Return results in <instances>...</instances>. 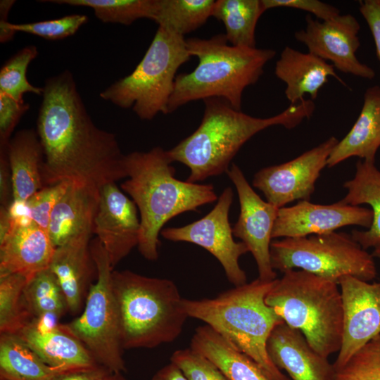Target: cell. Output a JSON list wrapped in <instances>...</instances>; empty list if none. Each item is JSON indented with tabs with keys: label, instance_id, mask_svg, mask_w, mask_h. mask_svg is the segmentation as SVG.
I'll use <instances>...</instances> for the list:
<instances>
[{
	"label": "cell",
	"instance_id": "1",
	"mask_svg": "<svg viewBox=\"0 0 380 380\" xmlns=\"http://www.w3.org/2000/svg\"><path fill=\"white\" fill-rule=\"evenodd\" d=\"M43 89L37 133L44 186L66 182L99 197L104 186L127 177L115 134L94 123L69 70L48 78Z\"/></svg>",
	"mask_w": 380,
	"mask_h": 380
},
{
	"label": "cell",
	"instance_id": "2",
	"mask_svg": "<svg viewBox=\"0 0 380 380\" xmlns=\"http://www.w3.org/2000/svg\"><path fill=\"white\" fill-rule=\"evenodd\" d=\"M203 101L205 110L198 127L167 151L172 162L190 170L186 181L192 183L227 172L241 146L259 132L273 125L292 129L309 118L315 108L312 100L304 99L277 115L260 118L233 108L221 99Z\"/></svg>",
	"mask_w": 380,
	"mask_h": 380
},
{
	"label": "cell",
	"instance_id": "3",
	"mask_svg": "<svg viewBox=\"0 0 380 380\" xmlns=\"http://www.w3.org/2000/svg\"><path fill=\"white\" fill-rule=\"evenodd\" d=\"M167 151L157 146L148 151L125 156L127 179L120 187L129 194L140 214L137 248L148 260L158 258V239L164 224L183 213L217 200L212 184L181 181Z\"/></svg>",
	"mask_w": 380,
	"mask_h": 380
},
{
	"label": "cell",
	"instance_id": "4",
	"mask_svg": "<svg viewBox=\"0 0 380 380\" xmlns=\"http://www.w3.org/2000/svg\"><path fill=\"white\" fill-rule=\"evenodd\" d=\"M275 280L258 278L215 298H184V308L189 317L205 322L253 360L270 380H290L272 362L267 350L272 331L284 322L265 302Z\"/></svg>",
	"mask_w": 380,
	"mask_h": 380
},
{
	"label": "cell",
	"instance_id": "5",
	"mask_svg": "<svg viewBox=\"0 0 380 380\" xmlns=\"http://www.w3.org/2000/svg\"><path fill=\"white\" fill-rule=\"evenodd\" d=\"M186 42L190 56H196L198 63L191 72L176 77L168 113L189 102L210 98L223 99L241 110L243 90L258 82L276 54L269 49L229 45L224 34Z\"/></svg>",
	"mask_w": 380,
	"mask_h": 380
},
{
	"label": "cell",
	"instance_id": "6",
	"mask_svg": "<svg viewBox=\"0 0 380 380\" xmlns=\"http://www.w3.org/2000/svg\"><path fill=\"white\" fill-rule=\"evenodd\" d=\"M123 349L153 348L176 340L189 318L175 282L113 270Z\"/></svg>",
	"mask_w": 380,
	"mask_h": 380
},
{
	"label": "cell",
	"instance_id": "7",
	"mask_svg": "<svg viewBox=\"0 0 380 380\" xmlns=\"http://www.w3.org/2000/svg\"><path fill=\"white\" fill-rule=\"evenodd\" d=\"M266 303L289 327L300 331L312 348L328 357L339 351L343 310L338 283L301 270L276 279Z\"/></svg>",
	"mask_w": 380,
	"mask_h": 380
},
{
	"label": "cell",
	"instance_id": "8",
	"mask_svg": "<svg viewBox=\"0 0 380 380\" xmlns=\"http://www.w3.org/2000/svg\"><path fill=\"white\" fill-rule=\"evenodd\" d=\"M190 56L184 37L159 27L133 72L110 84L100 97L122 108H132L141 120L168 113L176 72Z\"/></svg>",
	"mask_w": 380,
	"mask_h": 380
},
{
	"label": "cell",
	"instance_id": "9",
	"mask_svg": "<svg viewBox=\"0 0 380 380\" xmlns=\"http://www.w3.org/2000/svg\"><path fill=\"white\" fill-rule=\"evenodd\" d=\"M374 258L351 234H327L274 240L270 259L274 270H301L336 283L345 276L371 281L377 275Z\"/></svg>",
	"mask_w": 380,
	"mask_h": 380
},
{
	"label": "cell",
	"instance_id": "10",
	"mask_svg": "<svg viewBox=\"0 0 380 380\" xmlns=\"http://www.w3.org/2000/svg\"><path fill=\"white\" fill-rule=\"evenodd\" d=\"M90 250L97 276L89 289L82 312L65 326L100 366L110 372L122 373L126 368L119 313L112 286L113 268L96 237L91 241Z\"/></svg>",
	"mask_w": 380,
	"mask_h": 380
},
{
	"label": "cell",
	"instance_id": "11",
	"mask_svg": "<svg viewBox=\"0 0 380 380\" xmlns=\"http://www.w3.org/2000/svg\"><path fill=\"white\" fill-rule=\"evenodd\" d=\"M233 195L232 188L227 187L203 217L183 227L163 229L160 234L169 241L192 243L205 248L220 262L228 281L237 286L247 283L239 260L249 251L243 242L234 239L229 220Z\"/></svg>",
	"mask_w": 380,
	"mask_h": 380
},
{
	"label": "cell",
	"instance_id": "12",
	"mask_svg": "<svg viewBox=\"0 0 380 380\" xmlns=\"http://www.w3.org/2000/svg\"><path fill=\"white\" fill-rule=\"evenodd\" d=\"M338 142L336 137H331L291 160L262 168L254 175L253 186L278 208L296 200L310 201L315 183Z\"/></svg>",
	"mask_w": 380,
	"mask_h": 380
},
{
	"label": "cell",
	"instance_id": "13",
	"mask_svg": "<svg viewBox=\"0 0 380 380\" xmlns=\"http://www.w3.org/2000/svg\"><path fill=\"white\" fill-rule=\"evenodd\" d=\"M305 21V29L296 31L294 36L307 46L308 52L331 62L342 72L365 79L374 77V70L356 56L360 46L358 37L360 25L355 16L340 14L320 21L307 15Z\"/></svg>",
	"mask_w": 380,
	"mask_h": 380
},
{
	"label": "cell",
	"instance_id": "14",
	"mask_svg": "<svg viewBox=\"0 0 380 380\" xmlns=\"http://www.w3.org/2000/svg\"><path fill=\"white\" fill-rule=\"evenodd\" d=\"M227 173L236 187L240 205L238 220L232 227L233 235L240 239L253 255L258 278L274 280L277 273L271 264L270 245L279 208L257 194L238 165L232 163Z\"/></svg>",
	"mask_w": 380,
	"mask_h": 380
},
{
	"label": "cell",
	"instance_id": "15",
	"mask_svg": "<svg viewBox=\"0 0 380 380\" xmlns=\"http://www.w3.org/2000/svg\"><path fill=\"white\" fill-rule=\"evenodd\" d=\"M343 322L335 371L367 343L380 334V281L370 283L351 276L340 279Z\"/></svg>",
	"mask_w": 380,
	"mask_h": 380
},
{
	"label": "cell",
	"instance_id": "16",
	"mask_svg": "<svg viewBox=\"0 0 380 380\" xmlns=\"http://www.w3.org/2000/svg\"><path fill=\"white\" fill-rule=\"evenodd\" d=\"M372 210L341 201L329 205L300 201L296 205L279 208L272 231V239L296 238L336 232L350 225L369 229Z\"/></svg>",
	"mask_w": 380,
	"mask_h": 380
},
{
	"label": "cell",
	"instance_id": "17",
	"mask_svg": "<svg viewBox=\"0 0 380 380\" xmlns=\"http://www.w3.org/2000/svg\"><path fill=\"white\" fill-rule=\"evenodd\" d=\"M59 318L46 315L34 318L17 335L48 365L64 372L101 367L85 346Z\"/></svg>",
	"mask_w": 380,
	"mask_h": 380
},
{
	"label": "cell",
	"instance_id": "18",
	"mask_svg": "<svg viewBox=\"0 0 380 380\" xmlns=\"http://www.w3.org/2000/svg\"><path fill=\"white\" fill-rule=\"evenodd\" d=\"M137 208L116 183L101 189L94 234L106 250L113 268L138 246L140 220Z\"/></svg>",
	"mask_w": 380,
	"mask_h": 380
},
{
	"label": "cell",
	"instance_id": "19",
	"mask_svg": "<svg viewBox=\"0 0 380 380\" xmlns=\"http://www.w3.org/2000/svg\"><path fill=\"white\" fill-rule=\"evenodd\" d=\"M267 350L272 362L291 380H334L336 371L328 357L318 354L300 331L284 322L272 331Z\"/></svg>",
	"mask_w": 380,
	"mask_h": 380
},
{
	"label": "cell",
	"instance_id": "20",
	"mask_svg": "<svg viewBox=\"0 0 380 380\" xmlns=\"http://www.w3.org/2000/svg\"><path fill=\"white\" fill-rule=\"evenodd\" d=\"M91 235L80 234L56 247L49 267L58 281L72 315L83 310L92 280L97 276L90 250Z\"/></svg>",
	"mask_w": 380,
	"mask_h": 380
},
{
	"label": "cell",
	"instance_id": "21",
	"mask_svg": "<svg viewBox=\"0 0 380 380\" xmlns=\"http://www.w3.org/2000/svg\"><path fill=\"white\" fill-rule=\"evenodd\" d=\"M56 248L48 232L36 224L11 225L0 238V274H16L29 281L49 267Z\"/></svg>",
	"mask_w": 380,
	"mask_h": 380
},
{
	"label": "cell",
	"instance_id": "22",
	"mask_svg": "<svg viewBox=\"0 0 380 380\" xmlns=\"http://www.w3.org/2000/svg\"><path fill=\"white\" fill-rule=\"evenodd\" d=\"M274 73L286 84L284 93L291 104L299 103L306 94L311 100L315 99L331 76L346 85L332 64L310 52L303 53L288 46L276 62Z\"/></svg>",
	"mask_w": 380,
	"mask_h": 380
},
{
	"label": "cell",
	"instance_id": "23",
	"mask_svg": "<svg viewBox=\"0 0 380 380\" xmlns=\"http://www.w3.org/2000/svg\"><path fill=\"white\" fill-rule=\"evenodd\" d=\"M380 147V87L367 89L360 113L351 129L332 150L327 167H332L345 160L357 156L374 161Z\"/></svg>",
	"mask_w": 380,
	"mask_h": 380
},
{
	"label": "cell",
	"instance_id": "24",
	"mask_svg": "<svg viewBox=\"0 0 380 380\" xmlns=\"http://www.w3.org/2000/svg\"><path fill=\"white\" fill-rule=\"evenodd\" d=\"M6 147L12 175L13 200L27 201L44 186L42 175L44 155L37 131H18Z\"/></svg>",
	"mask_w": 380,
	"mask_h": 380
},
{
	"label": "cell",
	"instance_id": "25",
	"mask_svg": "<svg viewBox=\"0 0 380 380\" xmlns=\"http://www.w3.org/2000/svg\"><path fill=\"white\" fill-rule=\"evenodd\" d=\"M99 197L69 184L55 205L48 234L56 247L85 233L94 234Z\"/></svg>",
	"mask_w": 380,
	"mask_h": 380
},
{
	"label": "cell",
	"instance_id": "26",
	"mask_svg": "<svg viewBox=\"0 0 380 380\" xmlns=\"http://www.w3.org/2000/svg\"><path fill=\"white\" fill-rule=\"evenodd\" d=\"M190 348L212 361L230 380H270L253 360L207 324L196 329Z\"/></svg>",
	"mask_w": 380,
	"mask_h": 380
},
{
	"label": "cell",
	"instance_id": "27",
	"mask_svg": "<svg viewBox=\"0 0 380 380\" xmlns=\"http://www.w3.org/2000/svg\"><path fill=\"white\" fill-rule=\"evenodd\" d=\"M343 187L347 194L341 200L342 203L359 206L367 204L372 212L369 228L365 231L353 230V238L365 250L380 245V170L374 161L359 160L353 178L346 182Z\"/></svg>",
	"mask_w": 380,
	"mask_h": 380
},
{
	"label": "cell",
	"instance_id": "28",
	"mask_svg": "<svg viewBox=\"0 0 380 380\" xmlns=\"http://www.w3.org/2000/svg\"><path fill=\"white\" fill-rule=\"evenodd\" d=\"M65 373L45 363L17 335L1 334V380H57Z\"/></svg>",
	"mask_w": 380,
	"mask_h": 380
},
{
	"label": "cell",
	"instance_id": "29",
	"mask_svg": "<svg viewBox=\"0 0 380 380\" xmlns=\"http://www.w3.org/2000/svg\"><path fill=\"white\" fill-rule=\"evenodd\" d=\"M265 11L262 0H217L212 16L223 23L231 45L255 48L256 25Z\"/></svg>",
	"mask_w": 380,
	"mask_h": 380
},
{
	"label": "cell",
	"instance_id": "30",
	"mask_svg": "<svg viewBox=\"0 0 380 380\" xmlns=\"http://www.w3.org/2000/svg\"><path fill=\"white\" fill-rule=\"evenodd\" d=\"M213 0H156L153 21L159 27L184 37L203 25L210 16Z\"/></svg>",
	"mask_w": 380,
	"mask_h": 380
},
{
	"label": "cell",
	"instance_id": "31",
	"mask_svg": "<svg viewBox=\"0 0 380 380\" xmlns=\"http://www.w3.org/2000/svg\"><path fill=\"white\" fill-rule=\"evenodd\" d=\"M41 2L91 8L103 23L129 25L140 18L153 20L156 0H44Z\"/></svg>",
	"mask_w": 380,
	"mask_h": 380
},
{
	"label": "cell",
	"instance_id": "32",
	"mask_svg": "<svg viewBox=\"0 0 380 380\" xmlns=\"http://www.w3.org/2000/svg\"><path fill=\"white\" fill-rule=\"evenodd\" d=\"M27 279L16 274H0V333L17 334L32 319L24 296Z\"/></svg>",
	"mask_w": 380,
	"mask_h": 380
},
{
	"label": "cell",
	"instance_id": "33",
	"mask_svg": "<svg viewBox=\"0 0 380 380\" xmlns=\"http://www.w3.org/2000/svg\"><path fill=\"white\" fill-rule=\"evenodd\" d=\"M24 296L33 319L46 315L60 318L68 311L63 289L49 268L27 281Z\"/></svg>",
	"mask_w": 380,
	"mask_h": 380
},
{
	"label": "cell",
	"instance_id": "34",
	"mask_svg": "<svg viewBox=\"0 0 380 380\" xmlns=\"http://www.w3.org/2000/svg\"><path fill=\"white\" fill-rule=\"evenodd\" d=\"M87 20L88 17L84 14H71L57 19L20 24L0 20V42L10 41L16 32L46 39H62L73 35Z\"/></svg>",
	"mask_w": 380,
	"mask_h": 380
},
{
	"label": "cell",
	"instance_id": "35",
	"mask_svg": "<svg viewBox=\"0 0 380 380\" xmlns=\"http://www.w3.org/2000/svg\"><path fill=\"white\" fill-rule=\"evenodd\" d=\"M34 45L27 46L11 56L0 70V93L18 101H23V95L32 93L42 95L43 87L31 84L27 79L29 64L37 56Z\"/></svg>",
	"mask_w": 380,
	"mask_h": 380
},
{
	"label": "cell",
	"instance_id": "36",
	"mask_svg": "<svg viewBox=\"0 0 380 380\" xmlns=\"http://www.w3.org/2000/svg\"><path fill=\"white\" fill-rule=\"evenodd\" d=\"M334 380H380V334L336 370Z\"/></svg>",
	"mask_w": 380,
	"mask_h": 380
},
{
	"label": "cell",
	"instance_id": "37",
	"mask_svg": "<svg viewBox=\"0 0 380 380\" xmlns=\"http://www.w3.org/2000/svg\"><path fill=\"white\" fill-rule=\"evenodd\" d=\"M170 362L176 365L189 380H230L212 361L190 347L175 351Z\"/></svg>",
	"mask_w": 380,
	"mask_h": 380
},
{
	"label": "cell",
	"instance_id": "38",
	"mask_svg": "<svg viewBox=\"0 0 380 380\" xmlns=\"http://www.w3.org/2000/svg\"><path fill=\"white\" fill-rule=\"evenodd\" d=\"M68 186L66 182L45 186L27 201L33 222L47 232L52 211Z\"/></svg>",
	"mask_w": 380,
	"mask_h": 380
},
{
	"label": "cell",
	"instance_id": "39",
	"mask_svg": "<svg viewBox=\"0 0 380 380\" xmlns=\"http://www.w3.org/2000/svg\"><path fill=\"white\" fill-rule=\"evenodd\" d=\"M30 105L0 93V147L6 146L11 134Z\"/></svg>",
	"mask_w": 380,
	"mask_h": 380
},
{
	"label": "cell",
	"instance_id": "40",
	"mask_svg": "<svg viewBox=\"0 0 380 380\" xmlns=\"http://www.w3.org/2000/svg\"><path fill=\"white\" fill-rule=\"evenodd\" d=\"M266 10L279 7L296 8L309 12L317 20H328L340 15L335 6L318 0H262Z\"/></svg>",
	"mask_w": 380,
	"mask_h": 380
},
{
	"label": "cell",
	"instance_id": "41",
	"mask_svg": "<svg viewBox=\"0 0 380 380\" xmlns=\"http://www.w3.org/2000/svg\"><path fill=\"white\" fill-rule=\"evenodd\" d=\"M359 11L372 34L380 61V0L360 1Z\"/></svg>",
	"mask_w": 380,
	"mask_h": 380
},
{
	"label": "cell",
	"instance_id": "42",
	"mask_svg": "<svg viewBox=\"0 0 380 380\" xmlns=\"http://www.w3.org/2000/svg\"><path fill=\"white\" fill-rule=\"evenodd\" d=\"M13 201V181L6 147H0V203L8 207Z\"/></svg>",
	"mask_w": 380,
	"mask_h": 380
},
{
	"label": "cell",
	"instance_id": "43",
	"mask_svg": "<svg viewBox=\"0 0 380 380\" xmlns=\"http://www.w3.org/2000/svg\"><path fill=\"white\" fill-rule=\"evenodd\" d=\"M151 380H189L182 370L170 362L158 370Z\"/></svg>",
	"mask_w": 380,
	"mask_h": 380
},
{
	"label": "cell",
	"instance_id": "44",
	"mask_svg": "<svg viewBox=\"0 0 380 380\" xmlns=\"http://www.w3.org/2000/svg\"><path fill=\"white\" fill-rule=\"evenodd\" d=\"M108 371L104 367L97 369L72 372L61 375L57 380H98Z\"/></svg>",
	"mask_w": 380,
	"mask_h": 380
},
{
	"label": "cell",
	"instance_id": "45",
	"mask_svg": "<svg viewBox=\"0 0 380 380\" xmlns=\"http://www.w3.org/2000/svg\"><path fill=\"white\" fill-rule=\"evenodd\" d=\"M98 380H126L121 373L106 372Z\"/></svg>",
	"mask_w": 380,
	"mask_h": 380
},
{
	"label": "cell",
	"instance_id": "46",
	"mask_svg": "<svg viewBox=\"0 0 380 380\" xmlns=\"http://www.w3.org/2000/svg\"><path fill=\"white\" fill-rule=\"evenodd\" d=\"M372 255L374 258H376L380 260V245L374 248Z\"/></svg>",
	"mask_w": 380,
	"mask_h": 380
}]
</instances>
